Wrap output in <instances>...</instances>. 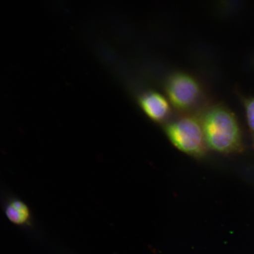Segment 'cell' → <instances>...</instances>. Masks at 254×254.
Instances as JSON below:
<instances>
[{"label":"cell","mask_w":254,"mask_h":254,"mask_svg":"<svg viewBox=\"0 0 254 254\" xmlns=\"http://www.w3.org/2000/svg\"><path fill=\"white\" fill-rule=\"evenodd\" d=\"M206 145L221 153L239 151L241 146L239 126L230 111L223 107L211 108L201 121Z\"/></svg>","instance_id":"cell-1"},{"label":"cell","mask_w":254,"mask_h":254,"mask_svg":"<svg viewBox=\"0 0 254 254\" xmlns=\"http://www.w3.org/2000/svg\"><path fill=\"white\" fill-rule=\"evenodd\" d=\"M166 133L179 150L190 156L200 157L206 151V142L201 122L193 116L184 117L168 124Z\"/></svg>","instance_id":"cell-2"},{"label":"cell","mask_w":254,"mask_h":254,"mask_svg":"<svg viewBox=\"0 0 254 254\" xmlns=\"http://www.w3.org/2000/svg\"><path fill=\"white\" fill-rule=\"evenodd\" d=\"M165 90L171 104L182 111L192 109L202 94L197 79L183 71L174 72L168 76L165 82Z\"/></svg>","instance_id":"cell-3"},{"label":"cell","mask_w":254,"mask_h":254,"mask_svg":"<svg viewBox=\"0 0 254 254\" xmlns=\"http://www.w3.org/2000/svg\"><path fill=\"white\" fill-rule=\"evenodd\" d=\"M139 104L149 118L155 122H163L169 115L170 107L166 97L156 91H148L139 99Z\"/></svg>","instance_id":"cell-4"},{"label":"cell","mask_w":254,"mask_h":254,"mask_svg":"<svg viewBox=\"0 0 254 254\" xmlns=\"http://www.w3.org/2000/svg\"><path fill=\"white\" fill-rule=\"evenodd\" d=\"M5 212L9 220L15 224L23 225L30 221V209L20 199L12 198L8 199L5 206Z\"/></svg>","instance_id":"cell-5"},{"label":"cell","mask_w":254,"mask_h":254,"mask_svg":"<svg viewBox=\"0 0 254 254\" xmlns=\"http://www.w3.org/2000/svg\"><path fill=\"white\" fill-rule=\"evenodd\" d=\"M248 124L254 136V98L244 100Z\"/></svg>","instance_id":"cell-6"}]
</instances>
